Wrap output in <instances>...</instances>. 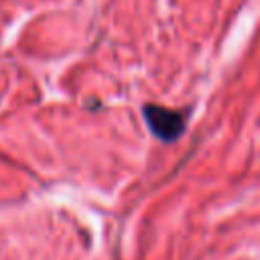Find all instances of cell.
<instances>
[{
    "mask_svg": "<svg viewBox=\"0 0 260 260\" xmlns=\"http://www.w3.org/2000/svg\"><path fill=\"white\" fill-rule=\"evenodd\" d=\"M142 112H144V120H146L148 128L162 142L177 140L185 130V120L175 110H169V108H162L156 104H146Z\"/></svg>",
    "mask_w": 260,
    "mask_h": 260,
    "instance_id": "cell-1",
    "label": "cell"
}]
</instances>
